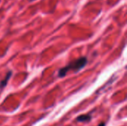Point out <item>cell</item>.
I'll return each instance as SVG.
<instances>
[{"instance_id":"1","label":"cell","mask_w":127,"mask_h":126,"mask_svg":"<svg viewBox=\"0 0 127 126\" xmlns=\"http://www.w3.org/2000/svg\"><path fill=\"white\" fill-rule=\"evenodd\" d=\"M86 63H87V59L86 57H81L75 61L70 62L65 67L61 68L59 71L58 76L60 77H63L66 75L67 72L70 70H72L74 72H77L80 70H81L83 68H84L85 65H86Z\"/></svg>"},{"instance_id":"2","label":"cell","mask_w":127,"mask_h":126,"mask_svg":"<svg viewBox=\"0 0 127 126\" xmlns=\"http://www.w3.org/2000/svg\"><path fill=\"white\" fill-rule=\"evenodd\" d=\"M76 120L80 123H89L92 120V116L89 114H82L78 116Z\"/></svg>"},{"instance_id":"3","label":"cell","mask_w":127,"mask_h":126,"mask_svg":"<svg viewBox=\"0 0 127 126\" xmlns=\"http://www.w3.org/2000/svg\"><path fill=\"white\" fill-rule=\"evenodd\" d=\"M11 74H12L11 71H9V72L7 74V75H6L5 78H4L3 80H1V82H0V88H4V87L7 85V81L9 80V79H10V77Z\"/></svg>"},{"instance_id":"4","label":"cell","mask_w":127,"mask_h":126,"mask_svg":"<svg viewBox=\"0 0 127 126\" xmlns=\"http://www.w3.org/2000/svg\"><path fill=\"white\" fill-rule=\"evenodd\" d=\"M98 126H106V123H100Z\"/></svg>"},{"instance_id":"5","label":"cell","mask_w":127,"mask_h":126,"mask_svg":"<svg viewBox=\"0 0 127 126\" xmlns=\"http://www.w3.org/2000/svg\"><path fill=\"white\" fill-rule=\"evenodd\" d=\"M34 1V0H30V1Z\"/></svg>"}]
</instances>
